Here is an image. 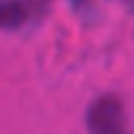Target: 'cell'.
<instances>
[{"label":"cell","mask_w":134,"mask_h":134,"mask_svg":"<svg viewBox=\"0 0 134 134\" xmlns=\"http://www.w3.org/2000/svg\"><path fill=\"white\" fill-rule=\"evenodd\" d=\"M45 2L47 0H0V28L14 31L24 26Z\"/></svg>","instance_id":"obj_2"},{"label":"cell","mask_w":134,"mask_h":134,"mask_svg":"<svg viewBox=\"0 0 134 134\" xmlns=\"http://www.w3.org/2000/svg\"><path fill=\"white\" fill-rule=\"evenodd\" d=\"M127 2H132V5H134V0H127Z\"/></svg>","instance_id":"obj_3"},{"label":"cell","mask_w":134,"mask_h":134,"mask_svg":"<svg viewBox=\"0 0 134 134\" xmlns=\"http://www.w3.org/2000/svg\"><path fill=\"white\" fill-rule=\"evenodd\" d=\"M87 130L90 134H130L125 106L113 94L97 97L87 108Z\"/></svg>","instance_id":"obj_1"}]
</instances>
